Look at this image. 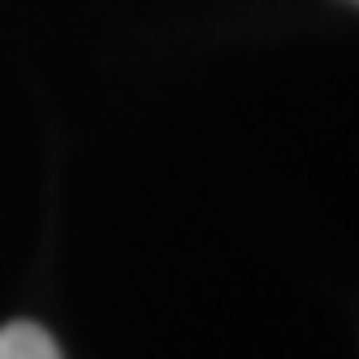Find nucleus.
Here are the masks:
<instances>
[{"mask_svg": "<svg viewBox=\"0 0 359 359\" xmlns=\"http://www.w3.org/2000/svg\"><path fill=\"white\" fill-rule=\"evenodd\" d=\"M0 359H61V351L48 329L31 320H13L0 325Z\"/></svg>", "mask_w": 359, "mask_h": 359, "instance_id": "nucleus-1", "label": "nucleus"}]
</instances>
